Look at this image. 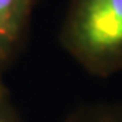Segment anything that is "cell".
Wrapping results in <instances>:
<instances>
[{"instance_id":"3957f363","label":"cell","mask_w":122,"mask_h":122,"mask_svg":"<svg viewBox=\"0 0 122 122\" xmlns=\"http://www.w3.org/2000/svg\"><path fill=\"white\" fill-rule=\"evenodd\" d=\"M63 122H122V102L81 104L69 112Z\"/></svg>"},{"instance_id":"277c9868","label":"cell","mask_w":122,"mask_h":122,"mask_svg":"<svg viewBox=\"0 0 122 122\" xmlns=\"http://www.w3.org/2000/svg\"><path fill=\"white\" fill-rule=\"evenodd\" d=\"M0 122H24L5 81H0Z\"/></svg>"},{"instance_id":"6da1fadb","label":"cell","mask_w":122,"mask_h":122,"mask_svg":"<svg viewBox=\"0 0 122 122\" xmlns=\"http://www.w3.org/2000/svg\"><path fill=\"white\" fill-rule=\"evenodd\" d=\"M59 41L91 76L122 72V0H68Z\"/></svg>"},{"instance_id":"7a4b0ae2","label":"cell","mask_w":122,"mask_h":122,"mask_svg":"<svg viewBox=\"0 0 122 122\" xmlns=\"http://www.w3.org/2000/svg\"><path fill=\"white\" fill-rule=\"evenodd\" d=\"M38 0H0V81L24 51Z\"/></svg>"}]
</instances>
